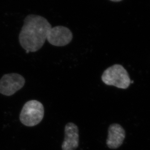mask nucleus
I'll list each match as a JSON object with an SVG mask.
<instances>
[{
    "label": "nucleus",
    "mask_w": 150,
    "mask_h": 150,
    "mask_svg": "<svg viewBox=\"0 0 150 150\" xmlns=\"http://www.w3.org/2000/svg\"><path fill=\"white\" fill-rule=\"evenodd\" d=\"M51 25L45 18L37 15L26 16L19 34V42L23 49L35 52L42 47Z\"/></svg>",
    "instance_id": "obj_1"
},
{
    "label": "nucleus",
    "mask_w": 150,
    "mask_h": 150,
    "mask_svg": "<svg viewBox=\"0 0 150 150\" xmlns=\"http://www.w3.org/2000/svg\"><path fill=\"white\" fill-rule=\"evenodd\" d=\"M44 114V107L42 103L36 100H31L23 105L20 114V120L24 125L33 127L42 121Z\"/></svg>",
    "instance_id": "obj_2"
},
{
    "label": "nucleus",
    "mask_w": 150,
    "mask_h": 150,
    "mask_svg": "<svg viewBox=\"0 0 150 150\" xmlns=\"http://www.w3.org/2000/svg\"><path fill=\"white\" fill-rule=\"evenodd\" d=\"M101 79L106 85L123 89H127L131 83L128 73L120 64H115L106 69L103 73Z\"/></svg>",
    "instance_id": "obj_3"
},
{
    "label": "nucleus",
    "mask_w": 150,
    "mask_h": 150,
    "mask_svg": "<svg viewBox=\"0 0 150 150\" xmlns=\"http://www.w3.org/2000/svg\"><path fill=\"white\" fill-rule=\"evenodd\" d=\"M25 78L17 73L4 75L0 79V93L6 96L13 95L25 85Z\"/></svg>",
    "instance_id": "obj_4"
},
{
    "label": "nucleus",
    "mask_w": 150,
    "mask_h": 150,
    "mask_svg": "<svg viewBox=\"0 0 150 150\" xmlns=\"http://www.w3.org/2000/svg\"><path fill=\"white\" fill-rule=\"evenodd\" d=\"M72 39L71 30L67 27L59 25L51 28L46 40L54 46H64L68 45Z\"/></svg>",
    "instance_id": "obj_5"
},
{
    "label": "nucleus",
    "mask_w": 150,
    "mask_h": 150,
    "mask_svg": "<svg viewBox=\"0 0 150 150\" xmlns=\"http://www.w3.org/2000/svg\"><path fill=\"white\" fill-rule=\"evenodd\" d=\"M64 139L62 142V150H76L79 145V131L77 126L69 122L64 128Z\"/></svg>",
    "instance_id": "obj_6"
},
{
    "label": "nucleus",
    "mask_w": 150,
    "mask_h": 150,
    "mask_svg": "<svg viewBox=\"0 0 150 150\" xmlns=\"http://www.w3.org/2000/svg\"><path fill=\"white\" fill-rule=\"evenodd\" d=\"M125 138V132L120 124H112L109 126L106 144L110 149H116L122 144Z\"/></svg>",
    "instance_id": "obj_7"
},
{
    "label": "nucleus",
    "mask_w": 150,
    "mask_h": 150,
    "mask_svg": "<svg viewBox=\"0 0 150 150\" xmlns=\"http://www.w3.org/2000/svg\"><path fill=\"white\" fill-rule=\"evenodd\" d=\"M112 1H115V2H118V1H121L122 0H110Z\"/></svg>",
    "instance_id": "obj_8"
}]
</instances>
